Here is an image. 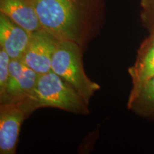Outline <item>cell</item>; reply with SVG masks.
I'll use <instances>...</instances> for the list:
<instances>
[{"mask_svg":"<svg viewBox=\"0 0 154 154\" xmlns=\"http://www.w3.org/2000/svg\"><path fill=\"white\" fill-rule=\"evenodd\" d=\"M42 29L84 49L103 25L105 0H34Z\"/></svg>","mask_w":154,"mask_h":154,"instance_id":"1","label":"cell"},{"mask_svg":"<svg viewBox=\"0 0 154 154\" xmlns=\"http://www.w3.org/2000/svg\"><path fill=\"white\" fill-rule=\"evenodd\" d=\"M29 116L41 108H55L76 114L89 113L88 105L69 83L52 71L38 74L33 91L19 103Z\"/></svg>","mask_w":154,"mask_h":154,"instance_id":"2","label":"cell"},{"mask_svg":"<svg viewBox=\"0 0 154 154\" xmlns=\"http://www.w3.org/2000/svg\"><path fill=\"white\" fill-rule=\"evenodd\" d=\"M83 51V48L74 42L57 38L51 61V71L69 83L89 105L91 97L101 87L86 74Z\"/></svg>","mask_w":154,"mask_h":154,"instance_id":"3","label":"cell"},{"mask_svg":"<svg viewBox=\"0 0 154 154\" xmlns=\"http://www.w3.org/2000/svg\"><path fill=\"white\" fill-rule=\"evenodd\" d=\"M57 42V38L44 29L33 32L22 61L38 74L50 72Z\"/></svg>","mask_w":154,"mask_h":154,"instance_id":"4","label":"cell"},{"mask_svg":"<svg viewBox=\"0 0 154 154\" xmlns=\"http://www.w3.org/2000/svg\"><path fill=\"white\" fill-rule=\"evenodd\" d=\"M26 114L19 103H0V153L14 154Z\"/></svg>","mask_w":154,"mask_h":154,"instance_id":"5","label":"cell"},{"mask_svg":"<svg viewBox=\"0 0 154 154\" xmlns=\"http://www.w3.org/2000/svg\"><path fill=\"white\" fill-rule=\"evenodd\" d=\"M32 33L0 13V47L11 59H22Z\"/></svg>","mask_w":154,"mask_h":154,"instance_id":"6","label":"cell"},{"mask_svg":"<svg viewBox=\"0 0 154 154\" xmlns=\"http://www.w3.org/2000/svg\"><path fill=\"white\" fill-rule=\"evenodd\" d=\"M0 13L30 33L43 29L34 0H0Z\"/></svg>","mask_w":154,"mask_h":154,"instance_id":"7","label":"cell"},{"mask_svg":"<svg viewBox=\"0 0 154 154\" xmlns=\"http://www.w3.org/2000/svg\"><path fill=\"white\" fill-rule=\"evenodd\" d=\"M133 86L154 76V32L140 44L133 66L128 69Z\"/></svg>","mask_w":154,"mask_h":154,"instance_id":"8","label":"cell"},{"mask_svg":"<svg viewBox=\"0 0 154 154\" xmlns=\"http://www.w3.org/2000/svg\"><path fill=\"white\" fill-rule=\"evenodd\" d=\"M38 74L26 66L22 74L8 81L4 93L0 95V103H20L30 95L35 87Z\"/></svg>","mask_w":154,"mask_h":154,"instance_id":"9","label":"cell"},{"mask_svg":"<svg viewBox=\"0 0 154 154\" xmlns=\"http://www.w3.org/2000/svg\"><path fill=\"white\" fill-rule=\"evenodd\" d=\"M127 106L146 119H154V76L132 87Z\"/></svg>","mask_w":154,"mask_h":154,"instance_id":"10","label":"cell"},{"mask_svg":"<svg viewBox=\"0 0 154 154\" xmlns=\"http://www.w3.org/2000/svg\"><path fill=\"white\" fill-rule=\"evenodd\" d=\"M140 17L150 34L154 32V0H140Z\"/></svg>","mask_w":154,"mask_h":154,"instance_id":"11","label":"cell"},{"mask_svg":"<svg viewBox=\"0 0 154 154\" xmlns=\"http://www.w3.org/2000/svg\"><path fill=\"white\" fill-rule=\"evenodd\" d=\"M11 58L2 48L0 47V95L5 92L9 80V64Z\"/></svg>","mask_w":154,"mask_h":154,"instance_id":"12","label":"cell"}]
</instances>
